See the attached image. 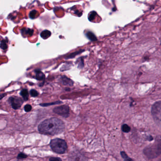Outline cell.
<instances>
[{
  "mask_svg": "<svg viewBox=\"0 0 161 161\" xmlns=\"http://www.w3.org/2000/svg\"><path fill=\"white\" fill-rule=\"evenodd\" d=\"M31 95L33 97H36L38 95V93L37 91L34 90H32L30 92Z\"/></svg>",
  "mask_w": 161,
  "mask_h": 161,
  "instance_id": "15",
  "label": "cell"
},
{
  "mask_svg": "<svg viewBox=\"0 0 161 161\" xmlns=\"http://www.w3.org/2000/svg\"><path fill=\"white\" fill-rule=\"evenodd\" d=\"M61 80L63 84L64 85H69V86H72L73 85V81L71 79L66 77V76H62L61 78Z\"/></svg>",
  "mask_w": 161,
  "mask_h": 161,
  "instance_id": "7",
  "label": "cell"
},
{
  "mask_svg": "<svg viewBox=\"0 0 161 161\" xmlns=\"http://www.w3.org/2000/svg\"><path fill=\"white\" fill-rule=\"evenodd\" d=\"M96 14H97V13H96V12H91L90 16H89V21H93L94 19H95Z\"/></svg>",
  "mask_w": 161,
  "mask_h": 161,
  "instance_id": "13",
  "label": "cell"
},
{
  "mask_svg": "<svg viewBox=\"0 0 161 161\" xmlns=\"http://www.w3.org/2000/svg\"><path fill=\"white\" fill-rule=\"evenodd\" d=\"M6 95V94H0V100L2 99V98Z\"/></svg>",
  "mask_w": 161,
  "mask_h": 161,
  "instance_id": "21",
  "label": "cell"
},
{
  "mask_svg": "<svg viewBox=\"0 0 161 161\" xmlns=\"http://www.w3.org/2000/svg\"><path fill=\"white\" fill-rule=\"evenodd\" d=\"M35 72H36V79L37 80H44L45 76H44V75L42 72L40 71L36 70L35 71Z\"/></svg>",
  "mask_w": 161,
  "mask_h": 161,
  "instance_id": "8",
  "label": "cell"
},
{
  "mask_svg": "<svg viewBox=\"0 0 161 161\" xmlns=\"http://www.w3.org/2000/svg\"><path fill=\"white\" fill-rule=\"evenodd\" d=\"M9 101L11 104L12 108L14 110H18L20 108L23 103L21 99L17 97H10Z\"/></svg>",
  "mask_w": 161,
  "mask_h": 161,
  "instance_id": "6",
  "label": "cell"
},
{
  "mask_svg": "<svg viewBox=\"0 0 161 161\" xmlns=\"http://www.w3.org/2000/svg\"><path fill=\"white\" fill-rule=\"evenodd\" d=\"M122 130L124 132L128 133L131 131V128L127 124H123L122 127Z\"/></svg>",
  "mask_w": 161,
  "mask_h": 161,
  "instance_id": "12",
  "label": "cell"
},
{
  "mask_svg": "<svg viewBox=\"0 0 161 161\" xmlns=\"http://www.w3.org/2000/svg\"><path fill=\"white\" fill-rule=\"evenodd\" d=\"M25 111L26 112H29L30 111H31V110H32V106L31 105H30V104H26V105H25L24 107Z\"/></svg>",
  "mask_w": 161,
  "mask_h": 161,
  "instance_id": "17",
  "label": "cell"
},
{
  "mask_svg": "<svg viewBox=\"0 0 161 161\" xmlns=\"http://www.w3.org/2000/svg\"><path fill=\"white\" fill-rule=\"evenodd\" d=\"M20 95L22 96L25 101H27L29 99V94L28 90L25 89L22 90L20 92Z\"/></svg>",
  "mask_w": 161,
  "mask_h": 161,
  "instance_id": "9",
  "label": "cell"
},
{
  "mask_svg": "<svg viewBox=\"0 0 161 161\" xmlns=\"http://www.w3.org/2000/svg\"><path fill=\"white\" fill-rule=\"evenodd\" d=\"M61 103V102H56L53 103L49 104H41V105L42 106H48L49 105H53V104H58Z\"/></svg>",
  "mask_w": 161,
  "mask_h": 161,
  "instance_id": "19",
  "label": "cell"
},
{
  "mask_svg": "<svg viewBox=\"0 0 161 161\" xmlns=\"http://www.w3.org/2000/svg\"><path fill=\"white\" fill-rule=\"evenodd\" d=\"M121 156H122L123 158L126 161H130V160H132L131 158H129L128 157V155H127L126 153L124 152H121Z\"/></svg>",
  "mask_w": 161,
  "mask_h": 161,
  "instance_id": "14",
  "label": "cell"
},
{
  "mask_svg": "<svg viewBox=\"0 0 161 161\" xmlns=\"http://www.w3.org/2000/svg\"><path fill=\"white\" fill-rule=\"evenodd\" d=\"M50 161H61V159L60 158H57V157H52V158H50Z\"/></svg>",
  "mask_w": 161,
  "mask_h": 161,
  "instance_id": "20",
  "label": "cell"
},
{
  "mask_svg": "<svg viewBox=\"0 0 161 161\" xmlns=\"http://www.w3.org/2000/svg\"><path fill=\"white\" fill-rule=\"evenodd\" d=\"M38 131L44 134L55 135L64 131L65 125L61 120L57 118L47 119L39 124Z\"/></svg>",
  "mask_w": 161,
  "mask_h": 161,
  "instance_id": "1",
  "label": "cell"
},
{
  "mask_svg": "<svg viewBox=\"0 0 161 161\" xmlns=\"http://www.w3.org/2000/svg\"><path fill=\"white\" fill-rule=\"evenodd\" d=\"M144 154L149 159H154L161 154V141L156 142L154 144L145 148Z\"/></svg>",
  "mask_w": 161,
  "mask_h": 161,
  "instance_id": "2",
  "label": "cell"
},
{
  "mask_svg": "<svg viewBox=\"0 0 161 161\" xmlns=\"http://www.w3.org/2000/svg\"><path fill=\"white\" fill-rule=\"evenodd\" d=\"M151 113L154 122L161 126V101L157 102L152 105Z\"/></svg>",
  "mask_w": 161,
  "mask_h": 161,
  "instance_id": "4",
  "label": "cell"
},
{
  "mask_svg": "<svg viewBox=\"0 0 161 161\" xmlns=\"http://www.w3.org/2000/svg\"><path fill=\"white\" fill-rule=\"evenodd\" d=\"M51 35V32L48 30H44V31L42 32L41 36L43 38V39H46L49 38Z\"/></svg>",
  "mask_w": 161,
  "mask_h": 161,
  "instance_id": "11",
  "label": "cell"
},
{
  "mask_svg": "<svg viewBox=\"0 0 161 161\" xmlns=\"http://www.w3.org/2000/svg\"><path fill=\"white\" fill-rule=\"evenodd\" d=\"M50 145L54 152L59 154L64 153L68 148L66 142L60 139L52 140L50 143Z\"/></svg>",
  "mask_w": 161,
  "mask_h": 161,
  "instance_id": "3",
  "label": "cell"
},
{
  "mask_svg": "<svg viewBox=\"0 0 161 161\" xmlns=\"http://www.w3.org/2000/svg\"><path fill=\"white\" fill-rule=\"evenodd\" d=\"M53 112L56 114L62 116L63 117H68L69 115V108L66 105H62L55 107L53 109Z\"/></svg>",
  "mask_w": 161,
  "mask_h": 161,
  "instance_id": "5",
  "label": "cell"
},
{
  "mask_svg": "<svg viewBox=\"0 0 161 161\" xmlns=\"http://www.w3.org/2000/svg\"><path fill=\"white\" fill-rule=\"evenodd\" d=\"M27 157H28V156L26 154H24V153H20L18 154L17 158L18 159H25V158H26Z\"/></svg>",
  "mask_w": 161,
  "mask_h": 161,
  "instance_id": "18",
  "label": "cell"
},
{
  "mask_svg": "<svg viewBox=\"0 0 161 161\" xmlns=\"http://www.w3.org/2000/svg\"><path fill=\"white\" fill-rule=\"evenodd\" d=\"M86 35H87V38H88V39L94 42L97 41V38H96L95 34H94L93 33L91 32H88Z\"/></svg>",
  "mask_w": 161,
  "mask_h": 161,
  "instance_id": "10",
  "label": "cell"
},
{
  "mask_svg": "<svg viewBox=\"0 0 161 161\" xmlns=\"http://www.w3.org/2000/svg\"><path fill=\"white\" fill-rule=\"evenodd\" d=\"M83 51H79L76 52L74 53H72L70 55H69L68 57V58H74L75 55H77V54H79V53H81L83 52Z\"/></svg>",
  "mask_w": 161,
  "mask_h": 161,
  "instance_id": "16",
  "label": "cell"
}]
</instances>
